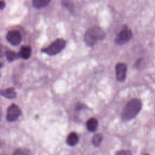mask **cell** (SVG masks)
<instances>
[{
    "mask_svg": "<svg viewBox=\"0 0 155 155\" xmlns=\"http://www.w3.org/2000/svg\"><path fill=\"white\" fill-rule=\"evenodd\" d=\"M142 102L138 99H133L127 102L121 114L122 121L127 122L133 119L140 111Z\"/></svg>",
    "mask_w": 155,
    "mask_h": 155,
    "instance_id": "6da1fadb",
    "label": "cell"
},
{
    "mask_svg": "<svg viewBox=\"0 0 155 155\" xmlns=\"http://www.w3.org/2000/svg\"><path fill=\"white\" fill-rule=\"evenodd\" d=\"M105 36V33L101 28L98 26H93L85 32L84 40L87 45L92 46L97 41L103 39Z\"/></svg>",
    "mask_w": 155,
    "mask_h": 155,
    "instance_id": "7a4b0ae2",
    "label": "cell"
},
{
    "mask_svg": "<svg viewBox=\"0 0 155 155\" xmlns=\"http://www.w3.org/2000/svg\"><path fill=\"white\" fill-rule=\"evenodd\" d=\"M66 42L63 39H57L53 41L49 46L43 49L42 51L48 55L53 56L61 51L65 47Z\"/></svg>",
    "mask_w": 155,
    "mask_h": 155,
    "instance_id": "3957f363",
    "label": "cell"
},
{
    "mask_svg": "<svg viewBox=\"0 0 155 155\" xmlns=\"http://www.w3.org/2000/svg\"><path fill=\"white\" fill-rule=\"evenodd\" d=\"M132 36L131 30L127 26H125L117 34L114 41L117 45H122L128 42L132 38Z\"/></svg>",
    "mask_w": 155,
    "mask_h": 155,
    "instance_id": "277c9868",
    "label": "cell"
},
{
    "mask_svg": "<svg viewBox=\"0 0 155 155\" xmlns=\"http://www.w3.org/2000/svg\"><path fill=\"white\" fill-rule=\"evenodd\" d=\"M21 114V110L16 104H12L7 109V119L10 122L16 121Z\"/></svg>",
    "mask_w": 155,
    "mask_h": 155,
    "instance_id": "5b68a950",
    "label": "cell"
},
{
    "mask_svg": "<svg viewBox=\"0 0 155 155\" xmlns=\"http://www.w3.org/2000/svg\"><path fill=\"white\" fill-rule=\"evenodd\" d=\"M127 67L125 64L122 62L118 63L115 68L116 77L118 81L122 82L126 78Z\"/></svg>",
    "mask_w": 155,
    "mask_h": 155,
    "instance_id": "8992f818",
    "label": "cell"
},
{
    "mask_svg": "<svg viewBox=\"0 0 155 155\" xmlns=\"http://www.w3.org/2000/svg\"><path fill=\"white\" fill-rule=\"evenodd\" d=\"M6 38L7 41L13 45H18L21 42L22 38L20 32L16 30L9 31Z\"/></svg>",
    "mask_w": 155,
    "mask_h": 155,
    "instance_id": "52a82bcc",
    "label": "cell"
},
{
    "mask_svg": "<svg viewBox=\"0 0 155 155\" xmlns=\"http://www.w3.org/2000/svg\"><path fill=\"white\" fill-rule=\"evenodd\" d=\"M0 95L8 99H13L16 97V93L15 89L11 87L5 90H0Z\"/></svg>",
    "mask_w": 155,
    "mask_h": 155,
    "instance_id": "ba28073f",
    "label": "cell"
},
{
    "mask_svg": "<svg viewBox=\"0 0 155 155\" xmlns=\"http://www.w3.org/2000/svg\"><path fill=\"white\" fill-rule=\"evenodd\" d=\"M79 141V137L78 134L74 133L72 132L70 133L66 139L67 143L70 146H74Z\"/></svg>",
    "mask_w": 155,
    "mask_h": 155,
    "instance_id": "9c48e42d",
    "label": "cell"
},
{
    "mask_svg": "<svg viewBox=\"0 0 155 155\" xmlns=\"http://www.w3.org/2000/svg\"><path fill=\"white\" fill-rule=\"evenodd\" d=\"M31 53V49L28 46H22L19 52V57L27 59L30 58Z\"/></svg>",
    "mask_w": 155,
    "mask_h": 155,
    "instance_id": "30bf717a",
    "label": "cell"
},
{
    "mask_svg": "<svg viewBox=\"0 0 155 155\" xmlns=\"http://www.w3.org/2000/svg\"><path fill=\"white\" fill-rule=\"evenodd\" d=\"M87 129L91 132H93L96 130L98 127V121L94 117H91L89 119L86 124Z\"/></svg>",
    "mask_w": 155,
    "mask_h": 155,
    "instance_id": "8fae6325",
    "label": "cell"
},
{
    "mask_svg": "<svg viewBox=\"0 0 155 155\" xmlns=\"http://www.w3.org/2000/svg\"><path fill=\"white\" fill-rule=\"evenodd\" d=\"M50 2V0H33V5L36 8H40L47 6Z\"/></svg>",
    "mask_w": 155,
    "mask_h": 155,
    "instance_id": "7c38bea8",
    "label": "cell"
},
{
    "mask_svg": "<svg viewBox=\"0 0 155 155\" xmlns=\"http://www.w3.org/2000/svg\"><path fill=\"white\" fill-rule=\"evenodd\" d=\"M6 57L9 62H12L19 58V54L15 53V51H11V50H7L6 52Z\"/></svg>",
    "mask_w": 155,
    "mask_h": 155,
    "instance_id": "4fadbf2b",
    "label": "cell"
},
{
    "mask_svg": "<svg viewBox=\"0 0 155 155\" xmlns=\"http://www.w3.org/2000/svg\"><path fill=\"white\" fill-rule=\"evenodd\" d=\"M102 140V136L101 134H95L92 139V143L95 147H99Z\"/></svg>",
    "mask_w": 155,
    "mask_h": 155,
    "instance_id": "5bb4252c",
    "label": "cell"
},
{
    "mask_svg": "<svg viewBox=\"0 0 155 155\" xmlns=\"http://www.w3.org/2000/svg\"><path fill=\"white\" fill-rule=\"evenodd\" d=\"M13 155H29V154L26 150L22 148H18L14 151Z\"/></svg>",
    "mask_w": 155,
    "mask_h": 155,
    "instance_id": "9a60e30c",
    "label": "cell"
},
{
    "mask_svg": "<svg viewBox=\"0 0 155 155\" xmlns=\"http://www.w3.org/2000/svg\"><path fill=\"white\" fill-rule=\"evenodd\" d=\"M7 48L6 47L2 45L1 43H0V58L4 56L7 52Z\"/></svg>",
    "mask_w": 155,
    "mask_h": 155,
    "instance_id": "2e32d148",
    "label": "cell"
},
{
    "mask_svg": "<svg viewBox=\"0 0 155 155\" xmlns=\"http://www.w3.org/2000/svg\"><path fill=\"white\" fill-rule=\"evenodd\" d=\"M115 155H131V153L128 150H122L117 152Z\"/></svg>",
    "mask_w": 155,
    "mask_h": 155,
    "instance_id": "e0dca14e",
    "label": "cell"
},
{
    "mask_svg": "<svg viewBox=\"0 0 155 155\" xmlns=\"http://www.w3.org/2000/svg\"><path fill=\"white\" fill-rule=\"evenodd\" d=\"M83 108H84V105H81V104H79L78 105H76V110H81V109Z\"/></svg>",
    "mask_w": 155,
    "mask_h": 155,
    "instance_id": "ac0fdd59",
    "label": "cell"
},
{
    "mask_svg": "<svg viewBox=\"0 0 155 155\" xmlns=\"http://www.w3.org/2000/svg\"><path fill=\"white\" fill-rule=\"evenodd\" d=\"M5 6V4L4 1H0V9H3Z\"/></svg>",
    "mask_w": 155,
    "mask_h": 155,
    "instance_id": "d6986e66",
    "label": "cell"
},
{
    "mask_svg": "<svg viewBox=\"0 0 155 155\" xmlns=\"http://www.w3.org/2000/svg\"><path fill=\"white\" fill-rule=\"evenodd\" d=\"M3 66V64L0 62V68H1Z\"/></svg>",
    "mask_w": 155,
    "mask_h": 155,
    "instance_id": "ffe728a7",
    "label": "cell"
},
{
    "mask_svg": "<svg viewBox=\"0 0 155 155\" xmlns=\"http://www.w3.org/2000/svg\"><path fill=\"white\" fill-rule=\"evenodd\" d=\"M145 155H149V154H145Z\"/></svg>",
    "mask_w": 155,
    "mask_h": 155,
    "instance_id": "44dd1931",
    "label": "cell"
}]
</instances>
